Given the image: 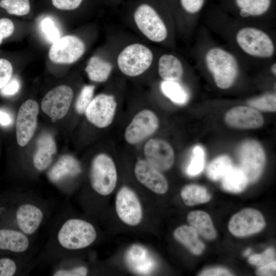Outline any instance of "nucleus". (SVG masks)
Returning <instances> with one entry per match:
<instances>
[{
  "label": "nucleus",
  "instance_id": "1",
  "mask_svg": "<svg viewBox=\"0 0 276 276\" xmlns=\"http://www.w3.org/2000/svg\"><path fill=\"white\" fill-rule=\"evenodd\" d=\"M201 25L223 40L246 66H266L275 60L274 29L248 24L223 13L206 16Z\"/></svg>",
  "mask_w": 276,
  "mask_h": 276
},
{
  "label": "nucleus",
  "instance_id": "2",
  "mask_svg": "<svg viewBox=\"0 0 276 276\" xmlns=\"http://www.w3.org/2000/svg\"><path fill=\"white\" fill-rule=\"evenodd\" d=\"M191 53L195 64L210 75L219 89L227 90L237 82L246 65L226 45L218 42L199 24Z\"/></svg>",
  "mask_w": 276,
  "mask_h": 276
},
{
  "label": "nucleus",
  "instance_id": "3",
  "mask_svg": "<svg viewBox=\"0 0 276 276\" xmlns=\"http://www.w3.org/2000/svg\"><path fill=\"white\" fill-rule=\"evenodd\" d=\"M97 236L93 224L80 218L66 217L62 211L55 219L47 243L35 260L36 263L53 264L66 258L70 251L91 245Z\"/></svg>",
  "mask_w": 276,
  "mask_h": 276
},
{
  "label": "nucleus",
  "instance_id": "4",
  "mask_svg": "<svg viewBox=\"0 0 276 276\" xmlns=\"http://www.w3.org/2000/svg\"><path fill=\"white\" fill-rule=\"evenodd\" d=\"M7 206L0 209L1 225L17 228L34 237L49 219L51 205L37 195H13Z\"/></svg>",
  "mask_w": 276,
  "mask_h": 276
},
{
  "label": "nucleus",
  "instance_id": "5",
  "mask_svg": "<svg viewBox=\"0 0 276 276\" xmlns=\"http://www.w3.org/2000/svg\"><path fill=\"white\" fill-rule=\"evenodd\" d=\"M133 18L139 31L149 40L174 44L175 22L162 16L151 6L146 4L139 6L134 12Z\"/></svg>",
  "mask_w": 276,
  "mask_h": 276
},
{
  "label": "nucleus",
  "instance_id": "6",
  "mask_svg": "<svg viewBox=\"0 0 276 276\" xmlns=\"http://www.w3.org/2000/svg\"><path fill=\"white\" fill-rule=\"evenodd\" d=\"M235 12L232 17L240 21L274 29L275 21L271 16L272 0H233Z\"/></svg>",
  "mask_w": 276,
  "mask_h": 276
},
{
  "label": "nucleus",
  "instance_id": "7",
  "mask_svg": "<svg viewBox=\"0 0 276 276\" xmlns=\"http://www.w3.org/2000/svg\"><path fill=\"white\" fill-rule=\"evenodd\" d=\"M154 59L152 51L146 45L133 43L125 47L118 54L117 63L120 71L129 77L138 76L146 71Z\"/></svg>",
  "mask_w": 276,
  "mask_h": 276
},
{
  "label": "nucleus",
  "instance_id": "8",
  "mask_svg": "<svg viewBox=\"0 0 276 276\" xmlns=\"http://www.w3.org/2000/svg\"><path fill=\"white\" fill-rule=\"evenodd\" d=\"M92 189L102 196L110 194L114 190L117 181V173L114 163L108 155L101 153L92 160L89 173Z\"/></svg>",
  "mask_w": 276,
  "mask_h": 276
},
{
  "label": "nucleus",
  "instance_id": "9",
  "mask_svg": "<svg viewBox=\"0 0 276 276\" xmlns=\"http://www.w3.org/2000/svg\"><path fill=\"white\" fill-rule=\"evenodd\" d=\"M239 157L240 168L248 182L257 180L265 164V153L261 145L254 140L245 142L240 148Z\"/></svg>",
  "mask_w": 276,
  "mask_h": 276
},
{
  "label": "nucleus",
  "instance_id": "10",
  "mask_svg": "<svg viewBox=\"0 0 276 276\" xmlns=\"http://www.w3.org/2000/svg\"><path fill=\"white\" fill-rule=\"evenodd\" d=\"M33 238L14 227L0 224V251L32 257Z\"/></svg>",
  "mask_w": 276,
  "mask_h": 276
},
{
  "label": "nucleus",
  "instance_id": "11",
  "mask_svg": "<svg viewBox=\"0 0 276 276\" xmlns=\"http://www.w3.org/2000/svg\"><path fill=\"white\" fill-rule=\"evenodd\" d=\"M85 51V44L80 38L74 35H66L52 44L49 57L51 61L56 63L71 64L80 59Z\"/></svg>",
  "mask_w": 276,
  "mask_h": 276
},
{
  "label": "nucleus",
  "instance_id": "12",
  "mask_svg": "<svg viewBox=\"0 0 276 276\" xmlns=\"http://www.w3.org/2000/svg\"><path fill=\"white\" fill-rule=\"evenodd\" d=\"M73 98V91L68 86L61 85L48 91L41 103L42 110L50 118L59 120L68 111Z\"/></svg>",
  "mask_w": 276,
  "mask_h": 276
},
{
  "label": "nucleus",
  "instance_id": "13",
  "mask_svg": "<svg viewBox=\"0 0 276 276\" xmlns=\"http://www.w3.org/2000/svg\"><path fill=\"white\" fill-rule=\"evenodd\" d=\"M158 125V119L153 112L143 110L134 116L127 127L125 139L130 144H138L154 133Z\"/></svg>",
  "mask_w": 276,
  "mask_h": 276
},
{
  "label": "nucleus",
  "instance_id": "14",
  "mask_svg": "<svg viewBox=\"0 0 276 276\" xmlns=\"http://www.w3.org/2000/svg\"><path fill=\"white\" fill-rule=\"evenodd\" d=\"M117 105L112 95L99 94L93 98L86 109L87 119L98 128L106 127L112 122Z\"/></svg>",
  "mask_w": 276,
  "mask_h": 276
},
{
  "label": "nucleus",
  "instance_id": "15",
  "mask_svg": "<svg viewBox=\"0 0 276 276\" xmlns=\"http://www.w3.org/2000/svg\"><path fill=\"white\" fill-rule=\"evenodd\" d=\"M116 209L119 218L129 225H136L141 221L143 212L135 193L127 186L119 190L116 198Z\"/></svg>",
  "mask_w": 276,
  "mask_h": 276
},
{
  "label": "nucleus",
  "instance_id": "16",
  "mask_svg": "<svg viewBox=\"0 0 276 276\" xmlns=\"http://www.w3.org/2000/svg\"><path fill=\"white\" fill-rule=\"evenodd\" d=\"M39 112L38 103L29 99L20 106L16 121V135L17 144L26 146L32 137L35 131Z\"/></svg>",
  "mask_w": 276,
  "mask_h": 276
},
{
  "label": "nucleus",
  "instance_id": "17",
  "mask_svg": "<svg viewBox=\"0 0 276 276\" xmlns=\"http://www.w3.org/2000/svg\"><path fill=\"white\" fill-rule=\"evenodd\" d=\"M265 222L261 213L254 209H245L235 214L228 223L230 232L237 237H244L261 231Z\"/></svg>",
  "mask_w": 276,
  "mask_h": 276
},
{
  "label": "nucleus",
  "instance_id": "18",
  "mask_svg": "<svg viewBox=\"0 0 276 276\" xmlns=\"http://www.w3.org/2000/svg\"><path fill=\"white\" fill-rule=\"evenodd\" d=\"M124 261L130 271L141 275L151 274L157 266L156 262L150 251L140 244H133L127 249Z\"/></svg>",
  "mask_w": 276,
  "mask_h": 276
},
{
  "label": "nucleus",
  "instance_id": "19",
  "mask_svg": "<svg viewBox=\"0 0 276 276\" xmlns=\"http://www.w3.org/2000/svg\"><path fill=\"white\" fill-rule=\"evenodd\" d=\"M144 153L146 160L160 171L169 169L173 164V150L164 140L150 139L145 145Z\"/></svg>",
  "mask_w": 276,
  "mask_h": 276
},
{
  "label": "nucleus",
  "instance_id": "20",
  "mask_svg": "<svg viewBox=\"0 0 276 276\" xmlns=\"http://www.w3.org/2000/svg\"><path fill=\"white\" fill-rule=\"evenodd\" d=\"M134 174L137 179L153 192L163 194L168 188V182L160 171L146 160H140L135 166Z\"/></svg>",
  "mask_w": 276,
  "mask_h": 276
},
{
  "label": "nucleus",
  "instance_id": "21",
  "mask_svg": "<svg viewBox=\"0 0 276 276\" xmlns=\"http://www.w3.org/2000/svg\"><path fill=\"white\" fill-rule=\"evenodd\" d=\"M225 122L229 126L243 129L261 127L264 120L261 113L252 107L239 106L229 110L225 116Z\"/></svg>",
  "mask_w": 276,
  "mask_h": 276
},
{
  "label": "nucleus",
  "instance_id": "22",
  "mask_svg": "<svg viewBox=\"0 0 276 276\" xmlns=\"http://www.w3.org/2000/svg\"><path fill=\"white\" fill-rule=\"evenodd\" d=\"M179 2L184 16L178 27L188 39H193L199 24V14L205 0H179Z\"/></svg>",
  "mask_w": 276,
  "mask_h": 276
},
{
  "label": "nucleus",
  "instance_id": "23",
  "mask_svg": "<svg viewBox=\"0 0 276 276\" xmlns=\"http://www.w3.org/2000/svg\"><path fill=\"white\" fill-rule=\"evenodd\" d=\"M187 64L176 54L163 53L157 61L158 75L164 81L180 82L184 76Z\"/></svg>",
  "mask_w": 276,
  "mask_h": 276
},
{
  "label": "nucleus",
  "instance_id": "24",
  "mask_svg": "<svg viewBox=\"0 0 276 276\" xmlns=\"http://www.w3.org/2000/svg\"><path fill=\"white\" fill-rule=\"evenodd\" d=\"M56 152V146L52 135L41 134L37 141V148L33 157L34 168L39 171L45 170L51 164Z\"/></svg>",
  "mask_w": 276,
  "mask_h": 276
},
{
  "label": "nucleus",
  "instance_id": "25",
  "mask_svg": "<svg viewBox=\"0 0 276 276\" xmlns=\"http://www.w3.org/2000/svg\"><path fill=\"white\" fill-rule=\"evenodd\" d=\"M35 264L31 257L12 255L0 257V276L24 275Z\"/></svg>",
  "mask_w": 276,
  "mask_h": 276
},
{
  "label": "nucleus",
  "instance_id": "26",
  "mask_svg": "<svg viewBox=\"0 0 276 276\" xmlns=\"http://www.w3.org/2000/svg\"><path fill=\"white\" fill-rule=\"evenodd\" d=\"M81 171L79 163L70 155H64L57 160L50 170L49 175L51 179L57 181L66 176H74Z\"/></svg>",
  "mask_w": 276,
  "mask_h": 276
},
{
  "label": "nucleus",
  "instance_id": "27",
  "mask_svg": "<svg viewBox=\"0 0 276 276\" xmlns=\"http://www.w3.org/2000/svg\"><path fill=\"white\" fill-rule=\"evenodd\" d=\"M174 237L193 254L200 255L204 249V244L199 239L198 233L191 226L177 227L174 231Z\"/></svg>",
  "mask_w": 276,
  "mask_h": 276
},
{
  "label": "nucleus",
  "instance_id": "28",
  "mask_svg": "<svg viewBox=\"0 0 276 276\" xmlns=\"http://www.w3.org/2000/svg\"><path fill=\"white\" fill-rule=\"evenodd\" d=\"M187 219L191 226L202 237L213 240L216 237V232L210 216L201 211L190 212Z\"/></svg>",
  "mask_w": 276,
  "mask_h": 276
},
{
  "label": "nucleus",
  "instance_id": "29",
  "mask_svg": "<svg viewBox=\"0 0 276 276\" xmlns=\"http://www.w3.org/2000/svg\"><path fill=\"white\" fill-rule=\"evenodd\" d=\"M112 70L110 62L98 56H93L88 60L85 71L91 81L103 82L108 79Z\"/></svg>",
  "mask_w": 276,
  "mask_h": 276
},
{
  "label": "nucleus",
  "instance_id": "30",
  "mask_svg": "<svg viewBox=\"0 0 276 276\" xmlns=\"http://www.w3.org/2000/svg\"><path fill=\"white\" fill-rule=\"evenodd\" d=\"M222 186L228 192L239 193L244 190L248 181L240 167H232L222 177Z\"/></svg>",
  "mask_w": 276,
  "mask_h": 276
},
{
  "label": "nucleus",
  "instance_id": "31",
  "mask_svg": "<svg viewBox=\"0 0 276 276\" xmlns=\"http://www.w3.org/2000/svg\"><path fill=\"white\" fill-rule=\"evenodd\" d=\"M160 88L163 94L176 104H184L189 99V90L181 82L163 80Z\"/></svg>",
  "mask_w": 276,
  "mask_h": 276
},
{
  "label": "nucleus",
  "instance_id": "32",
  "mask_svg": "<svg viewBox=\"0 0 276 276\" xmlns=\"http://www.w3.org/2000/svg\"><path fill=\"white\" fill-rule=\"evenodd\" d=\"M180 195L185 203L189 206L206 202L211 198L205 188L195 185L185 186Z\"/></svg>",
  "mask_w": 276,
  "mask_h": 276
},
{
  "label": "nucleus",
  "instance_id": "33",
  "mask_svg": "<svg viewBox=\"0 0 276 276\" xmlns=\"http://www.w3.org/2000/svg\"><path fill=\"white\" fill-rule=\"evenodd\" d=\"M232 166L231 160L228 156H220L214 159L208 166V176L213 180L221 179Z\"/></svg>",
  "mask_w": 276,
  "mask_h": 276
},
{
  "label": "nucleus",
  "instance_id": "34",
  "mask_svg": "<svg viewBox=\"0 0 276 276\" xmlns=\"http://www.w3.org/2000/svg\"><path fill=\"white\" fill-rule=\"evenodd\" d=\"M39 29L44 38L50 43L52 44L61 37L59 27L51 17H45L41 20Z\"/></svg>",
  "mask_w": 276,
  "mask_h": 276
},
{
  "label": "nucleus",
  "instance_id": "35",
  "mask_svg": "<svg viewBox=\"0 0 276 276\" xmlns=\"http://www.w3.org/2000/svg\"><path fill=\"white\" fill-rule=\"evenodd\" d=\"M190 164L187 168V174L191 176L198 175L203 170L205 164V153L200 146H195Z\"/></svg>",
  "mask_w": 276,
  "mask_h": 276
},
{
  "label": "nucleus",
  "instance_id": "36",
  "mask_svg": "<svg viewBox=\"0 0 276 276\" xmlns=\"http://www.w3.org/2000/svg\"><path fill=\"white\" fill-rule=\"evenodd\" d=\"M0 7L12 15L23 16L30 11L29 0H1Z\"/></svg>",
  "mask_w": 276,
  "mask_h": 276
},
{
  "label": "nucleus",
  "instance_id": "37",
  "mask_svg": "<svg viewBox=\"0 0 276 276\" xmlns=\"http://www.w3.org/2000/svg\"><path fill=\"white\" fill-rule=\"evenodd\" d=\"M247 104L253 108L267 111H275L276 96L274 93H266L249 100Z\"/></svg>",
  "mask_w": 276,
  "mask_h": 276
},
{
  "label": "nucleus",
  "instance_id": "38",
  "mask_svg": "<svg viewBox=\"0 0 276 276\" xmlns=\"http://www.w3.org/2000/svg\"><path fill=\"white\" fill-rule=\"evenodd\" d=\"M95 86L92 85L84 86L81 89L75 103V109L79 114L84 113L94 95Z\"/></svg>",
  "mask_w": 276,
  "mask_h": 276
},
{
  "label": "nucleus",
  "instance_id": "39",
  "mask_svg": "<svg viewBox=\"0 0 276 276\" xmlns=\"http://www.w3.org/2000/svg\"><path fill=\"white\" fill-rule=\"evenodd\" d=\"M275 253L273 248H269L260 254L254 255L248 259V262L260 267L275 261Z\"/></svg>",
  "mask_w": 276,
  "mask_h": 276
},
{
  "label": "nucleus",
  "instance_id": "40",
  "mask_svg": "<svg viewBox=\"0 0 276 276\" xmlns=\"http://www.w3.org/2000/svg\"><path fill=\"white\" fill-rule=\"evenodd\" d=\"M13 67L7 59L0 58V89H1L12 77Z\"/></svg>",
  "mask_w": 276,
  "mask_h": 276
},
{
  "label": "nucleus",
  "instance_id": "41",
  "mask_svg": "<svg viewBox=\"0 0 276 276\" xmlns=\"http://www.w3.org/2000/svg\"><path fill=\"white\" fill-rule=\"evenodd\" d=\"M20 83L16 77H12L7 84L0 89V93L3 96H12L19 90Z\"/></svg>",
  "mask_w": 276,
  "mask_h": 276
},
{
  "label": "nucleus",
  "instance_id": "42",
  "mask_svg": "<svg viewBox=\"0 0 276 276\" xmlns=\"http://www.w3.org/2000/svg\"><path fill=\"white\" fill-rule=\"evenodd\" d=\"M14 30L13 22L7 18L0 19V44L4 38L12 35Z\"/></svg>",
  "mask_w": 276,
  "mask_h": 276
},
{
  "label": "nucleus",
  "instance_id": "43",
  "mask_svg": "<svg viewBox=\"0 0 276 276\" xmlns=\"http://www.w3.org/2000/svg\"><path fill=\"white\" fill-rule=\"evenodd\" d=\"M83 0H52V4L57 9L65 10H74L78 8Z\"/></svg>",
  "mask_w": 276,
  "mask_h": 276
},
{
  "label": "nucleus",
  "instance_id": "44",
  "mask_svg": "<svg viewBox=\"0 0 276 276\" xmlns=\"http://www.w3.org/2000/svg\"><path fill=\"white\" fill-rule=\"evenodd\" d=\"M199 275L202 276H227L233 275L232 273L227 269L221 268L216 267L205 269L202 271Z\"/></svg>",
  "mask_w": 276,
  "mask_h": 276
},
{
  "label": "nucleus",
  "instance_id": "45",
  "mask_svg": "<svg viewBox=\"0 0 276 276\" xmlns=\"http://www.w3.org/2000/svg\"><path fill=\"white\" fill-rule=\"evenodd\" d=\"M276 270L275 261L266 265L259 267L256 271L258 275L269 276L275 275Z\"/></svg>",
  "mask_w": 276,
  "mask_h": 276
},
{
  "label": "nucleus",
  "instance_id": "46",
  "mask_svg": "<svg viewBox=\"0 0 276 276\" xmlns=\"http://www.w3.org/2000/svg\"><path fill=\"white\" fill-rule=\"evenodd\" d=\"M13 119L11 113L7 110L0 109V125L8 127L13 123Z\"/></svg>",
  "mask_w": 276,
  "mask_h": 276
},
{
  "label": "nucleus",
  "instance_id": "47",
  "mask_svg": "<svg viewBox=\"0 0 276 276\" xmlns=\"http://www.w3.org/2000/svg\"><path fill=\"white\" fill-rule=\"evenodd\" d=\"M251 249L250 248H247L244 252L243 255L244 256H248L251 253Z\"/></svg>",
  "mask_w": 276,
  "mask_h": 276
}]
</instances>
